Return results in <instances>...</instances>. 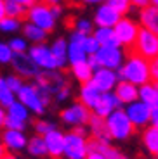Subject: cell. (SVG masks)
<instances>
[{
    "label": "cell",
    "instance_id": "cell-1",
    "mask_svg": "<svg viewBox=\"0 0 158 159\" xmlns=\"http://www.w3.org/2000/svg\"><path fill=\"white\" fill-rule=\"evenodd\" d=\"M118 80L123 81H129V83H134L136 87H141V85L151 81L150 78V61H146L144 57L137 56L136 52L129 50V54L125 56L122 68L118 69Z\"/></svg>",
    "mask_w": 158,
    "mask_h": 159
},
{
    "label": "cell",
    "instance_id": "cell-2",
    "mask_svg": "<svg viewBox=\"0 0 158 159\" xmlns=\"http://www.w3.org/2000/svg\"><path fill=\"white\" fill-rule=\"evenodd\" d=\"M66 83L70 81L64 76V73H61V69H40V73L33 78V85L40 90L42 97L49 104L54 100L56 92L63 88Z\"/></svg>",
    "mask_w": 158,
    "mask_h": 159
},
{
    "label": "cell",
    "instance_id": "cell-3",
    "mask_svg": "<svg viewBox=\"0 0 158 159\" xmlns=\"http://www.w3.org/2000/svg\"><path fill=\"white\" fill-rule=\"evenodd\" d=\"M106 126L108 131H110L111 140H118V142H123V140H129L132 135H134V125L131 123L129 116L125 114V109H115L110 116L106 118Z\"/></svg>",
    "mask_w": 158,
    "mask_h": 159
},
{
    "label": "cell",
    "instance_id": "cell-4",
    "mask_svg": "<svg viewBox=\"0 0 158 159\" xmlns=\"http://www.w3.org/2000/svg\"><path fill=\"white\" fill-rule=\"evenodd\" d=\"M16 99L19 100L32 114H37V116H42L49 107V102L42 97L40 90L33 83H24L23 87H21V90L16 93Z\"/></svg>",
    "mask_w": 158,
    "mask_h": 159
},
{
    "label": "cell",
    "instance_id": "cell-5",
    "mask_svg": "<svg viewBox=\"0 0 158 159\" xmlns=\"http://www.w3.org/2000/svg\"><path fill=\"white\" fill-rule=\"evenodd\" d=\"M26 21L42 28L47 33L54 31L56 26H57V19L52 16L51 5L45 4V2H35L33 5H30L26 11Z\"/></svg>",
    "mask_w": 158,
    "mask_h": 159
},
{
    "label": "cell",
    "instance_id": "cell-6",
    "mask_svg": "<svg viewBox=\"0 0 158 159\" xmlns=\"http://www.w3.org/2000/svg\"><path fill=\"white\" fill-rule=\"evenodd\" d=\"M131 50L136 52L137 56L144 57L146 61H151L153 57L158 56V35H155V33L148 31L144 28H139L137 38H136Z\"/></svg>",
    "mask_w": 158,
    "mask_h": 159
},
{
    "label": "cell",
    "instance_id": "cell-7",
    "mask_svg": "<svg viewBox=\"0 0 158 159\" xmlns=\"http://www.w3.org/2000/svg\"><path fill=\"white\" fill-rule=\"evenodd\" d=\"M91 116H92L91 109L85 107V106H83L82 102H78V100L73 102V104H70L68 107H64L63 111L59 112V119L70 128L87 126Z\"/></svg>",
    "mask_w": 158,
    "mask_h": 159
},
{
    "label": "cell",
    "instance_id": "cell-8",
    "mask_svg": "<svg viewBox=\"0 0 158 159\" xmlns=\"http://www.w3.org/2000/svg\"><path fill=\"white\" fill-rule=\"evenodd\" d=\"M89 154V139L77 135L75 131L64 133V159H85Z\"/></svg>",
    "mask_w": 158,
    "mask_h": 159
},
{
    "label": "cell",
    "instance_id": "cell-9",
    "mask_svg": "<svg viewBox=\"0 0 158 159\" xmlns=\"http://www.w3.org/2000/svg\"><path fill=\"white\" fill-rule=\"evenodd\" d=\"M139 28H141V26H139L134 19L122 16L118 19V23L113 26V31H115V35H116V38H118L120 45L131 50L134 42H136V38H137Z\"/></svg>",
    "mask_w": 158,
    "mask_h": 159
},
{
    "label": "cell",
    "instance_id": "cell-10",
    "mask_svg": "<svg viewBox=\"0 0 158 159\" xmlns=\"http://www.w3.org/2000/svg\"><path fill=\"white\" fill-rule=\"evenodd\" d=\"M125 56L127 54L123 52V47H101L94 54L99 68H108V69H113V71H118L122 68Z\"/></svg>",
    "mask_w": 158,
    "mask_h": 159
},
{
    "label": "cell",
    "instance_id": "cell-11",
    "mask_svg": "<svg viewBox=\"0 0 158 159\" xmlns=\"http://www.w3.org/2000/svg\"><path fill=\"white\" fill-rule=\"evenodd\" d=\"M11 66L14 69V73L23 80H33L40 73V68L32 61V57L28 56V52L14 54V57L11 61Z\"/></svg>",
    "mask_w": 158,
    "mask_h": 159
},
{
    "label": "cell",
    "instance_id": "cell-12",
    "mask_svg": "<svg viewBox=\"0 0 158 159\" xmlns=\"http://www.w3.org/2000/svg\"><path fill=\"white\" fill-rule=\"evenodd\" d=\"M85 40L87 35L78 31H73L68 40V64H77V62H85L89 54L85 52Z\"/></svg>",
    "mask_w": 158,
    "mask_h": 159
},
{
    "label": "cell",
    "instance_id": "cell-13",
    "mask_svg": "<svg viewBox=\"0 0 158 159\" xmlns=\"http://www.w3.org/2000/svg\"><path fill=\"white\" fill-rule=\"evenodd\" d=\"M28 56L38 66L40 69H57L56 59L51 52V47L47 43H35L28 48Z\"/></svg>",
    "mask_w": 158,
    "mask_h": 159
},
{
    "label": "cell",
    "instance_id": "cell-14",
    "mask_svg": "<svg viewBox=\"0 0 158 159\" xmlns=\"http://www.w3.org/2000/svg\"><path fill=\"white\" fill-rule=\"evenodd\" d=\"M125 114L129 116L134 128H146L150 125L151 107L146 106L144 102H141V100H136V102L125 106Z\"/></svg>",
    "mask_w": 158,
    "mask_h": 159
},
{
    "label": "cell",
    "instance_id": "cell-15",
    "mask_svg": "<svg viewBox=\"0 0 158 159\" xmlns=\"http://www.w3.org/2000/svg\"><path fill=\"white\" fill-rule=\"evenodd\" d=\"M91 81L97 87L99 92H113L116 83H118V73L113 71V69H108V68H97L94 73H92V78Z\"/></svg>",
    "mask_w": 158,
    "mask_h": 159
},
{
    "label": "cell",
    "instance_id": "cell-16",
    "mask_svg": "<svg viewBox=\"0 0 158 159\" xmlns=\"http://www.w3.org/2000/svg\"><path fill=\"white\" fill-rule=\"evenodd\" d=\"M0 140L4 143L5 151L11 152V154H17V152L24 151L26 149V143H28V137L24 135V131L7 130V128H4Z\"/></svg>",
    "mask_w": 158,
    "mask_h": 159
},
{
    "label": "cell",
    "instance_id": "cell-17",
    "mask_svg": "<svg viewBox=\"0 0 158 159\" xmlns=\"http://www.w3.org/2000/svg\"><path fill=\"white\" fill-rule=\"evenodd\" d=\"M120 17H122V14H118L113 7H110L104 2V4L97 5V11L94 12V21L92 23L97 28H113L115 24L118 23Z\"/></svg>",
    "mask_w": 158,
    "mask_h": 159
},
{
    "label": "cell",
    "instance_id": "cell-18",
    "mask_svg": "<svg viewBox=\"0 0 158 159\" xmlns=\"http://www.w3.org/2000/svg\"><path fill=\"white\" fill-rule=\"evenodd\" d=\"M45 149H47V156L52 159H61L64 152V133L61 130H52L47 135H44Z\"/></svg>",
    "mask_w": 158,
    "mask_h": 159
},
{
    "label": "cell",
    "instance_id": "cell-19",
    "mask_svg": "<svg viewBox=\"0 0 158 159\" xmlns=\"http://www.w3.org/2000/svg\"><path fill=\"white\" fill-rule=\"evenodd\" d=\"M120 107H122V104L116 99V95H115L113 92H106V93H101V99L97 100V104L94 106V109L91 112L99 116V118L106 119L115 109H120Z\"/></svg>",
    "mask_w": 158,
    "mask_h": 159
},
{
    "label": "cell",
    "instance_id": "cell-20",
    "mask_svg": "<svg viewBox=\"0 0 158 159\" xmlns=\"http://www.w3.org/2000/svg\"><path fill=\"white\" fill-rule=\"evenodd\" d=\"M87 128H89V137L92 140H97L101 143H111V137H110V131H108L106 119L104 118H99V116L92 114L87 123Z\"/></svg>",
    "mask_w": 158,
    "mask_h": 159
},
{
    "label": "cell",
    "instance_id": "cell-21",
    "mask_svg": "<svg viewBox=\"0 0 158 159\" xmlns=\"http://www.w3.org/2000/svg\"><path fill=\"white\" fill-rule=\"evenodd\" d=\"M113 93L116 95L122 106H129V104L139 100V87H136L134 83H129V81H123V80H120L116 83Z\"/></svg>",
    "mask_w": 158,
    "mask_h": 159
},
{
    "label": "cell",
    "instance_id": "cell-22",
    "mask_svg": "<svg viewBox=\"0 0 158 159\" xmlns=\"http://www.w3.org/2000/svg\"><path fill=\"white\" fill-rule=\"evenodd\" d=\"M101 93H103V92H99L97 87H96L92 81L82 83L78 88V102H82L85 107H89L92 111L94 106L97 104V100L101 99Z\"/></svg>",
    "mask_w": 158,
    "mask_h": 159
},
{
    "label": "cell",
    "instance_id": "cell-23",
    "mask_svg": "<svg viewBox=\"0 0 158 159\" xmlns=\"http://www.w3.org/2000/svg\"><path fill=\"white\" fill-rule=\"evenodd\" d=\"M139 26L158 35V7L148 5L139 12Z\"/></svg>",
    "mask_w": 158,
    "mask_h": 159
},
{
    "label": "cell",
    "instance_id": "cell-24",
    "mask_svg": "<svg viewBox=\"0 0 158 159\" xmlns=\"http://www.w3.org/2000/svg\"><path fill=\"white\" fill-rule=\"evenodd\" d=\"M51 52L56 59V66L57 69H64L68 66V40L59 36V38H54L51 45Z\"/></svg>",
    "mask_w": 158,
    "mask_h": 159
},
{
    "label": "cell",
    "instance_id": "cell-25",
    "mask_svg": "<svg viewBox=\"0 0 158 159\" xmlns=\"http://www.w3.org/2000/svg\"><path fill=\"white\" fill-rule=\"evenodd\" d=\"M21 31H23V38L26 40L28 43H45V40L49 38V33L44 31L42 28H38V26H35V24L32 23H23V26H21Z\"/></svg>",
    "mask_w": 158,
    "mask_h": 159
},
{
    "label": "cell",
    "instance_id": "cell-26",
    "mask_svg": "<svg viewBox=\"0 0 158 159\" xmlns=\"http://www.w3.org/2000/svg\"><path fill=\"white\" fill-rule=\"evenodd\" d=\"M139 100L150 107H158V83L148 81L139 87Z\"/></svg>",
    "mask_w": 158,
    "mask_h": 159
},
{
    "label": "cell",
    "instance_id": "cell-27",
    "mask_svg": "<svg viewBox=\"0 0 158 159\" xmlns=\"http://www.w3.org/2000/svg\"><path fill=\"white\" fill-rule=\"evenodd\" d=\"M92 36L97 40V43L101 47H122L116 35H115L113 28H97L96 26L94 31H92Z\"/></svg>",
    "mask_w": 158,
    "mask_h": 159
},
{
    "label": "cell",
    "instance_id": "cell-28",
    "mask_svg": "<svg viewBox=\"0 0 158 159\" xmlns=\"http://www.w3.org/2000/svg\"><path fill=\"white\" fill-rule=\"evenodd\" d=\"M142 145L146 147V151L151 156L158 154V128L148 125L144 130H142Z\"/></svg>",
    "mask_w": 158,
    "mask_h": 159
},
{
    "label": "cell",
    "instance_id": "cell-29",
    "mask_svg": "<svg viewBox=\"0 0 158 159\" xmlns=\"http://www.w3.org/2000/svg\"><path fill=\"white\" fill-rule=\"evenodd\" d=\"M24 151H28V154L32 156V157H45L47 156V149H45L44 137H40V135L30 137Z\"/></svg>",
    "mask_w": 158,
    "mask_h": 159
},
{
    "label": "cell",
    "instance_id": "cell-30",
    "mask_svg": "<svg viewBox=\"0 0 158 159\" xmlns=\"http://www.w3.org/2000/svg\"><path fill=\"white\" fill-rule=\"evenodd\" d=\"M92 73H94V69L89 66L87 61H85V62L71 64V75H73V78H75L77 81H80V83H87V81H91Z\"/></svg>",
    "mask_w": 158,
    "mask_h": 159
},
{
    "label": "cell",
    "instance_id": "cell-31",
    "mask_svg": "<svg viewBox=\"0 0 158 159\" xmlns=\"http://www.w3.org/2000/svg\"><path fill=\"white\" fill-rule=\"evenodd\" d=\"M5 114H7L9 118H14V119H19V121L28 123V121H30V114H32V112L28 111L23 104L16 99L14 102L11 104V106H9V107H5Z\"/></svg>",
    "mask_w": 158,
    "mask_h": 159
},
{
    "label": "cell",
    "instance_id": "cell-32",
    "mask_svg": "<svg viewBox=\"0 0 158 159\" xmlns=\"http://www.w3.org/2000/svg\"><path fill=\"white\" fill-rule=\"evenodd\" d=\"M4 7H5V16L9 17H16V19H23L26 17L28 9L24 5H21L16 0H4Z\"/></svg>",
    "mask_w": 158,
    "mask_h": 159
},
{
    "label": "cell",
    "instance_id": "cell-33",
    "mask_svg": "<svg viewBox=\"0 0 158 159\" xmlns=\"http://www.w3.org/2000/svg\"><path fill=\"white\" fill-rule=\"evenodd\" d=\"M23 26V19H16V17H2L0 19V31L5 33V35H14L17 33Z\"/></svg>",
    "mask_w": 158,
    "mask_h": 159
},
{
    "label": "cell",
    "instance_id": "cell-34",
    "mask_svg": "<svg viewBox=\"0 0 158 159\" xmlns=\"http://www.w3.org/2000/svg\"><path fill=\"white\" fill-rule=\"evenodd\" d=\"M14 100H16V93L7 87L4 76H0V106L2 107H9Z\"/></svg>",
    "mask_w": 158,
    "mask_h": 159
},
{
    "label": "cell",
    "instance_id": "cell-35",
    "mask_svg": "<svg viewBox=\"0 0 158 159\" xmlns=\"http://www.w3.org/2000/svg\"><path fill=\"white\" fill-rule=\"evenodd\" d=\"M56 123H52V121H49V119H42V118H38L33 123V131H35V135H40V137H44V135H47L49 131H52V130H56Z\"/></svg>",
    "mask_w": 158,
    "mask_h": 159
},
{
    "label": "cell",
    "instance_id": "cell-36",
    "mask_svg": "<svg viewBox=\"0 0 158 159\" xmlns=\"http://www.w3.org/2000/svg\"><path fill=\"white\" fill-rule=\"evenodd\" d=\"M73 31H78V33H83V35H92L94 31V23L87 17H78L75 19V24H73Z\"/></svg>",
    "mask_w": 158,
    "mask_h": 159
},
{
    "label": "cell",
    "instance_id": "cell-37",
    "mask_svg": "<svg viewBox=\"0 0 158 159\" xmlns=\"http://www.w3.org/2000/svg\"><path fill=\"white\" fill-rule=\"evenodd\" d=\"M4 80H5V83H7V87L11 88L14 93H17V92L21 90V87L24 85V80L23 78H19V76L16 75V73H11V75H5L4 76Z\"/></svg>",
    "mask_w": 158,
    "mask_h": 159
},
{
    "label": "cell",
    "instance_id": "cell-38",
    "mask_svg": "<svg viewBox=\"0 0 158 159\" xmlns=\"http://www.w3.org/2000/svg\"><path fill=\"white\" fill-rule=\"evenodd\" d=\"M9 43V47L12 48V52L14 54H19V52H28V42L23 38V36H14V38H11L7 42Z\"/></svg>",
    "mask_w": 158,
    "mask_h": 159
},
{
    "label": "cell",
    "instance_id": "cell-39",
    "mask_svg": "<svg viewBox=\"0 0 158 159\" xmlns=\"http://www.w3.org/2000/svg\"><path fill=\"white\" fill-rule=\"evenodd\" d=\"M106 4L110 5V7H113L115 11L118 12V14H127V12L131 11V0H106Z\"/></svg>",
    "mask_w": 158,
    "mask_h": 159
},
{
    "label": "cell",
    "instance_id": "cell-40",
    "mask_svg": "<svg viewBox=\"0 0 158 159\" xmlns=\"http://www.w3.org/2000/svg\"><path fill=\"white\" fill-rule=\"evenodd\" d=\"M12 57H14V52H12V48L9 47V43L0 42V64H4V66L11 64Z\"/></svg>",
    "mask_w": 158,
    "mask_h": 159
},
{
    "label": "cell",
    "instance_id": "cell-41",
    "mask_svg": "<svg viewBox=\"0 0 158 159\" xmlns=\"http://www.w3.org/2000/svg\"><path fill=\"white\" fill-rule=\"evenodd\" d=\"M28 126V123H24V121H19V119H14V118H9L7 114H5V123H4V128H7V130H17V131H24Z\"/></svg>",
    "mask_w": 158,
    "mask_h": 159
},
{
    "label": "cell",
    "instance_id": "cell-42",
    "mask_svg": "<svg viewBox=\"0 0 158 159\" xmlns=\"http://www.w3.org/2000/svg\"><path fill=\"white\" fill-rule=\"evenodd\" d=\"M71 92H73V88H71V83H66L63 88H59V90L56 92L54 100H56V102H59V104L66 102V100L71 97Z\"/></svg>",
    "mask_w": 158,
    "mask_h": 159
},
{
    "label": "cell",
    "instance_id": "cell-43",
    "mask_svg": "<svg viewBox=\"0 0 158 159\" xmlns=\"http://www.w3.org/2000/svg\"><path fill=\"white\" fill-rule=\"evenodd\" d=\"M99 48H101V45L97 43V40H96L92 35H89L87 40H85V52H87L89 56H94Z\"/></svg>",
    "mask_w": 158,
    "mask_h": 159
},
{
    "label": "cell",
    "instance_id": "cell-44",
    "mask_svg": "<svg viewBox=\"0 0 158 159\" xmlns=\"http://www.w3.org/2000/svg\"><path fill=\"white\" fill-rule=\"evenodd\" d=\"M150 78L151 81L158 83V56L150 61Z\"/></svg>",
    "mask_w": 158,
    "mask_h": 159
},
{
    "label": "cell",
    "instance_id": "cell-45",
    "mask_svg": "<svg viewBox=\"0 0 158 159\" xmlns=\"http://www.w3.org/2000/svg\"><path fill=\"white\" fill-rule=\"evenodd\" d=\"M51 11H52V16H54L56 19H59V17L64 14V9L61 7V4H54V5H51Z\"/></svg>",
    "mask_w": 158,
    "mask_h": 159
},
{
    "label": "cell",
    "instance_id": "cell-46",
    "mask_svg": "<svg viewBox=\"0 0 158 159\" xmlns=\"http://www.w3.org/2000/svg\"><path fill=\"white\" fill-rule=\"evenodd\" d=\"M150 125L158 128V107H151V116H150Z\"/></svg>",
    "mask_w": 158,
    "mask_h": 159
},
{
    "label": "cell",
    "instance_id": "cell-47",
    "mask_svg": "<svg viewBox=\"0 0 158 159\" xmlns=\"http://www.w3.org/2000/svg\"><path fill=\"white\" fill-rule=\"evenodd\" d=\"M71 131H75L77 135H82V137H85V139H89V128L87 126H75Z\"/></svg>",
    "mask_w": 158,
    "mask_h": 159
},
{
    "label": "cell",
    "instance_id": "cell-48",
    "mask_svg": "<svg viewBox=\"0 0 158 159\" xmlns=\"http://www.w3.org/2000/svg\"><path fill=\"white\" fill-rule=\"evenodd\" d=\"M131 5H134L137 9H144L150 5V0H131Z\"/></svg>",
    "mask_w": 158,
    "mask_h": 159
},
{
    "label": "cell",
    "instance_id": "cell-49",
    "mask_svg": "<svg viewBox=\"0 0 158 159\" xmlns=\"http://www.w3.org/2000/svg\"><path fill=\"white\" fill-rule=\"evenodd\" d=\"M78 2H82V4H85V5H101V4H104L106 0H78Z\"/></svg>",
    "mask_w": 158,
    "mask_h": 159
},
{
    "label": "cell",
    "instance_id": "cell-50",
    "mask_svg": "<svg viewBox=\"0 0 158 159\" xmlns=\"http://www.w3.org/2000/svg\"><path fill=\"white\" fill-rule=\"evenodd\" d=\"M4 123H5V107L0 106V130H4Z\"/></svg>",
    "mask_w": 158,
    "mask_h": 159
},
{
    "label": "cell",
    "instance_id": "cell-51",
    "mask_svg": "<svg viewBox=\"0 0 158 159\" xmlns=\"http://www.w3.org/2000/svg\"><path fill=\"white\" fill-rule=\"evenodd\" d=\"M85 159H106V157H104V156L101 154V152H89Z\"/></svg>",
    "mask_w": 158,
    "mask_h": 159
},
{
    "label": "cell",
    "instance_id": "cell-52",
    "mask_svg": "<svg viewBox=\"0 0 158 159\" xmlns=\"http://www.w3.org/2000/svg\"><path fill=\"white\" fill-rule=\"evenodd\" d=\"M16 2H19V4L21 5H24V7H30V5H33V4H35V2H38V0H16Z\"/></svg>",
    "mask_w": 158,
    "mask_h": 159
},
{
    "label": "cell",
    "instance_id": "cell-53",
    "mask_svg": "<svg viewBox=\"0 0 158 159\" xmlns=\"http://www.w3.org/2000/svg\"><path fill=\"white\" fill-rule=\"evenodd\" d=\"M5 17V7H4V0H0V19Z\"/></svg>",
    "mask_w": 158,
    "mask_h": 159
},
{
    "label": "cell",
    "instance_id": "cell-54",
    "mask_svg": "<svg viewBox=\"0 0 158 159\" xmlns=\"http://www.w3.org/2000/svg\"><path fill=\"white\" fill-rule=\"evenodd\" d=\"M5 154H7V151H5V147H4V143H2V140H0V159L4 157Z\"/></svg>",
    "mask_w": 158,
    "mask_h": 159
},
{
    "label": "cell",
    "instance_id": "cell-55",
    "mask_svg": "<svg viewBox=\"0 0 158 159\" xmlns=\"http://www.w3.org/2000/svg\"><path fill=\"white\" fill-rule=\"evenodd\" d=\"M40 2H45V4H49V5H54V4H61L63 0H40Z\"/></svg>",
    "mask_w": 158,
    "mask_h": 159
},
{
    "label": "cell",
    "instance_id": "cell-56",
    "mask_svg": "<svg viewBox=\"0 0 158 159\" xmlns=\"http://www.w3.org/2000/svg\"><path fill=\"white\" fill-rule=\"evenodd\" d=\"M2 159H19V157H17L16 154H11V152H9V154H5Z\"/></svg>",
    "mask_w": 158,
    "mask_h": 159
},
{
    "label": "cell",
    "instance_id": "cell-57",
    "mask_svg": "<svg viewBox=\"0 0 158 159\" xmlns=\"http://www.w3.org/2000/svg\"><path fill=\"white\" fill-rule=\"evenodd\" d=\"M150 5H155V7H158V0H150Z\"/></svg>",
    "mask_w": 158,
    "mask_h": 159
},
{
    "label": "cell",
    "instance_id": "cell-58",
    "mask_svg": "<svg viewBox=\"0 0 158 159\" xmlns=\"http://www.w3.org/2000/svg\"><path fill=\"white\" fill-rule=\"evenodd\" d=\"M155 157H156V159H158V154H156V156H155Z\"/></svg>",
    "mask_w": 158,
    "mask_h": 159
},
{
    "label": "cell",
    "instance_id": "cell-59",
    "mask_svg": "<svg viewBox=\"0 0 158 159\" xmlns=\"http://www.w3.org/2000/svg\"><path fill=\"white\" fill-rule=\"evenodd\" d=\"M153 159H156V157H153Z\"/></svg>",
    "mask_w": 158,
    "mask_h": 159
}]
</instances>
